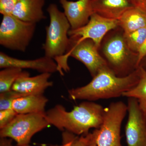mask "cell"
<instances>
[{
  "mask_svg": "<svg viewBox=\"0 0 146 146\" xmlns=\"http://www.w3.org/2000/svg\"><path fill=\"white\" fill-rule=\"evenodd\" d=\"M105 108L93 102L84 101L68 111L60 104L56 105L45 112L50 125L61 131L75 135H84L90 129L100 127L104 117Z\"/></svg>",
  "mask_w": 146,
  "mask_h": 146,
  "instance_id": "1",
  "label": "cell"
},
{
  "mask_svg": "<svg viewBox=\"0 0 146 146\" xmlns=\"http://www.w3.org/2000/svg\"><path fill=\"white\" fill-rule=\"evenodd\" d=\"M139 78L138 68L129 75L121 77L107 66L100 70L88 84L69 90V98L91 102L119 98L136 86Z\"/></svg>",
  "mask_w": 146,
  "mask_h": 146,
  "instance_id": "2",
  "label": "cell"
},
{
  "mask_svg": "<svg viewBox=\"0 0 146 146\" xmlns=\"http://www.w3.org/2000/svg\"><path fill=\"white\" fill-rule=\"evenodd\" d=\"M50 17L49 25L46 27V41L42 46L45 56L56 61L58 72L63 75L70 70L65 60V56L70 42L68 37L71 29L69 21L64 12L60 11L55 4H50L47 9Z\"/></svg>",
  "mask_w": 146,
  "mask_h": 146,
  "instance_id": "3",
  "label": "cell"
},
{
  "mask_svg": "<svg viewBox=\"0 0 146 146\" xmlns=\"http://www.w3.org/2000/svg\"><path fill=\"white\" fill-rule=\"evenodd\" d=\"M100 47L108 67L118 76H126L138 69V54L128 46L123 31L119 27L106 35Z\"/></svg>",
  "mask_w": 146,
  "mask_h": 146,
  "instance_id": "4",
  "label": "cell"
},
{
  "mask_svg": "<svg viewBox=\"0 0 146 146\" xmlns=\"http://www.w3.org/2000/svg\"><path fill=\"white\" fill-rule=\"evenodd\" d=\"M49 125L45 113L17 114L9 124L0 129V137L14 140L18 146L27 145L35 133Z\"/></svg>",
  "mask_w": 146,
  "mask_h": 146,
  "instance_id": "5",
  "label": "cell"
},
{
  "mask_svg": "<svg viewBox=\"0 0 146 146\" xmlns=\"http://www.w3.org/2000/svg\"><path fill=\"white\" fill-rule=\"evenodd\" d=\"M36 25L13 15L3 16L0 25V44L8 49L25 52L34 36Z\"/></svg>",
  "mask_w": 146,
  "mask_h": 146,
  "instance_id": "6",
  "label": "cell"
},
{
  "mask_svg": "<svg viewBox=\"0 0 146 146\" xmlns=\"http://www.w3.org/2000/svg\"><path fill=\"white\" fill-rule=\"evenodd\" d=\"M127 112V105L121 101L112 102L105 108L101 126L93 131L96 146H122L121 127Z\"/></svg>",
  "mask_w": 146,
  "mask_h": 146,
  "instance_id": "7",
  "label": "cell"
},
{
  "mask_svg": "<svg viewBox=\"0 0 146 146\" xmlns=\"http://www.w3.org/2000/svg\"><path fill=\"white\" fill-rule=\"evenodd\" d=\"M69 37V46L65 56L66 62L70 56L79 60L85 65L92 77L103 68L108 66L106 60L100 53L99 48L92 40Z\"/></svg>",
  "mask_w": 146,
  "mask_h": 146,
  "instance_id": "8",
  "label": "cell"
},
{
  "mask_svg": "<svg viewBox=\"0 0 146 146\" xmlns=\"http://www.w3.org/2000/svg\"><path fill=\"white\" fill-rule=\"evenodd\" d=\"M118 27V20L108 19L94 13L85 26L77 29H70L68 35L80 39H91L100 48L105 36Z\"/></svg>",
  "mask_w": 146,
  "mask_h": 146,
  "instance_id": "9",
  "label": "cell"
},
{
  "mask_svg": "<svg viewBox=\"0 0 146 146\" xmlns=\"http://www.w3.org/2000/svg\"><path fill=\"white\" fill-rule=\"evenodd\" d=\"M127 123L125 134L128 146H146V124L145 113L137 100L128 98Z\"/></svg>",
  "mask_w": 146,
  "mask_h": 146,
  "instance_id": "10",
  "label": "cell"
},
{
  "mask_svg": "<svg viewBox=\"0 0 146 146\" xmlns=\"http://www.w3.org/2000/svg\"><path fill=\"white\" fill-rule=\"evenodd\" d=\"M13 67L20 69L35 70L41 73H52L58 72L56 61L44 56L33 60H23L9 56L3 52H0V68Z\"/></svg>",
  "mask_w": 146,
  "mask_h": 146,
  "instance_id": "11",
  "label": "cell"
},
{
  "mask_svg": "<svg viewBox=\"0 0 146 146\" xmlns=\"http://www.w3.org/2000/svg\"><path fill=\"white\" fill-rule=\"evenodd\" d=\"M59 2L69 21L71 30L77 29L85 26L94 13L91 0H78L76 1L59 0Z\"/></svg>",
  "mask_w": 146,
  "mask_h": 146,
  "instance_id": "12",
  "label": "cell"
},
{
  "mask_svg": "<svg viewBox=\"0 0 146 146\" xmlns=\"http://www.w3.org/2000/svg\"><path fill=\"white\" fill-rule=\"evenodd\" d=\"M50 73H41L38 75L30 76L28 72L23 71L11 88L23 96L29 95H43L45 90L53 85V82L49 79Z\"/></svg>",
  "mask_w": 146,
  "mask_h": 146,
  "instance_id": "13",
  "label": "cell"
},
{
  "mask_svg": "<svg viewBox=\"0 0 146 146\" xmlns=\"http://www.w3.org/2000/svg\"><path fill=\"white\" fill-rule=\"evenodd\" d=\"M45 0H18L13 16L21 21L36 24L46 18L43 8Z\"/></svg>",
  "mask_w": 146,
  "mask_h": 146,
  "instance_id": "14",
  "label": "cell"
},
{
  "mask_svg": "<svg viewBox=\"0 0 146 146\" xmlns=\"http://www.w3.org/2000/svg\"><path fill=\"white\" fill-rule=\"evenodd\" d=\"M94 13L108 18L119 20L126 11L134 7L128 0H91Z\"/></svg>",
  "mask_w": 146,
  "mask_h": 146,
  "instance_id": "15",
  "label": "cell"
},
{
  "mask_svg": "<svg viewBox=\"0 0 146 146\" xmlns=\"http://www.w3.org/2000/svg\"><path fill=\"white\" fill-rule=\"evenodd\" d=\"M48 101L44 94L23 96L13 100L12 108L18 114L45 113Z\"/></svg>",
  "mask_w": 146,
  "mask_h": 146,
  "instance_id": "16",
  "label": "cell"
},
{
  "mask_svg": "<svg viewBox=\"0 0 146 146\" xmlns=\"http://www.w3.org/2000/svg\"><path fill=\"white\" fill-rule=\"evenodd\" d=\"M118 21L119 27L124 33H129L146 27V13L132 7L126 11Z\"/></svg>",
  "mask_w": 146,
  "mask_h": 146,
  "instance_id": "17",
  "label": "cell"
},
{
  "mask_svg": "<svg viewBox=\"0 0 146 146\" xmlns=\"http://www.w3.org/2000/svg\"><path fill=\"white\" fill-rule=\"evenodd\" d=\"M139 80L136 86L125 92L123 97L133 98L138 101L139 106L144 113L146 112V70L141 66L138 68Z\"/></svg>",
  "mask_w": 146,
  "mask_h": 146,
  "instance_id": "18",
  "label": "cell"
},
{
  "mask_svg": "<svg viewBox=\"0 0 146 146\" xmlns=\"http://www.w3.org/2000/svg\"><path fill=\"white\" fill-rule=\"evenodd\" d=\"M62 145L63 146H96L94 131L80 136L68 131H63Z\"/></svg>",
  "mask_w": 146,
  "mask_h": 146,
  "instance_id": "19",
  "label": "cell"
},
{
  "mask_svg": "<svg viewBox=\"0 0 146 146\" xmlns=\"http://www.w3.org/2000/svg\"><path fill=\"white\" fill-rule=\"evenodd\" d=\"M0 71V93L11 90L13 84L22 74V69L13 67L2 69Z\"/></svg>",
  "mask_w": 146,
  "mask_h": 146,
  "instance_id": "20",
  "label": "cell"
},
{
  "mask_svg": "<svg viewBox=\"0 0 146 146\" xmlns=\"http://www.w3.org/2000/svg\"><path fill=\"white\" fill-rule=\"evenodd\" d=\"M124 36L129 48L133 52L138 54L145 41L146 27L129 33H124Z\"/></svg>",
  "mask_w": 146,
  "mask_h": 146,
  "instance_id": "21",
  "label": "cell"
},
{
  "mask_svg": "<svg viewBox=\"0 0 146 146\" xmlns=\"http://www.w3.org/2000/svg\"><path fill=\"white\" fill-rule=\"evenodd\" d=\"M21 96V94L12 90L0 93V110L12 108L13 100Z\"/></svg>",
  "mask_w": 146,
  "mask_h": 146,
  "instance_id": "22",
  "label": "cell"
},
{
  "mask_svg": "<svg viewBox=\"0 0 146 146\" xmlns=\"http://www.w3.org/2000/svg\"><path fill=\"white\" fill-rule=\"evenodd\" d=\"M18 0H0V13L4 16L13 15Z\"/></svg>",
  "mask_w": 146,
  "mask_h": 146,
  "instance_id": "23",
  "label": "cell"
},
{
  "mask_svg": "<svg viewBox=\"0 0 146 146\" xmlns=\"http://www.w3.org/2000/svg\"><path fill=\"white\" fill-rule=\"evenodd\" d=\"M17 114L12 108L0 110V129L9 124Z\"/></svg>",
  "mask_w": 146,
  "mask_h": 146,
  "instance_id": "24",
  "label": "cell"
},
{
  "mask_svg": "<svg viewBox=\"0 0 146 146\" xmlns=\"http://www.w3.org/2000/svg\"><path fill=\"white\" fill-rule=\"evenodd\" d=\"M134 7L146 13V0H128Z\"/></svg>",
  "mask_w": 146,
  "mask_h": 146,
  "instance_id": "25",
  "label": "cell"
},
{
  "mask_svg": "<svg viewBox=\"0 0 146 146\" xmlns=\"http://www.w3.org/2000/svg\"><path fill=\"white\" fill-rule=\"evenodd\" d=\"M146 56V39L144 44L141 47L138 53V64L139 67V65L143 59Z\"/></svg>",
  "mask_w": 146,
  "mask_h": 146,
  "instance_id": "26",
  "label": "cell"
},
{
  "mask_svg": "<svg viewBox=\"0 0 146 146\" xmlns=\"http://www.w3.org/2000/svg\"><path fill=\"white\" fill-rule=\"evenodd\" d=\"M0 146H13L12 139L7 138H1Z\"/></svg>",
  "mask_w": 146,
  "mask_h": 146,
  "instance_id": "27",
  "label": "cell"
},
{
  "mask_svg": "<svg viewBox=\"0 0 146 146\" xmlns=\"http://www.w3.org/2000/svg\"><path fill=\"white\" fill-rule=\"evenodd\" d=\"M139 66H141L146 70V56L141 61Z\"/></svg>",
  "mask_w": 146,
  "mask_h": 146,
  "instance_id": "28",
  "label": "cell"
},
{
  "mask_svg": "<svg viewBox=\"0 0 146 146\" xmlns=\"http://www.w3.org/2000/svg\"><path fill=\"white\" fill-rule=\"evenodd\" d=\"M32 146L30 145H25V146ZM49 146H63V145H50Z\"/></svg>",
  "mask_w": 146,
  "mask_h": 146,
  "instance_id": "29",
  "label": "cell"
},
{
  "mask_svg": "<svg viewBox=\"0 0 146 146\" xmlns=\"http://www.w3.org/2000/svg\"><path fill=\"white\" fill-rule=\"evenodd\" d=\"M145 123L146 124V112L145 113Z\"/></svg>",
  "mask_w": 146,
  "mask_h": 146,
  "instance_id": "30",
  "label": "cell"
}]
</instances>
